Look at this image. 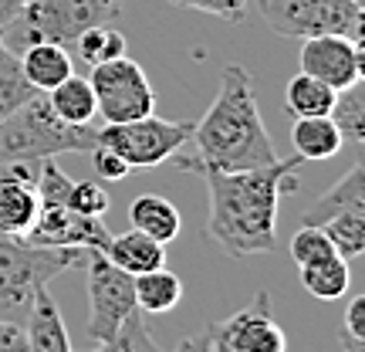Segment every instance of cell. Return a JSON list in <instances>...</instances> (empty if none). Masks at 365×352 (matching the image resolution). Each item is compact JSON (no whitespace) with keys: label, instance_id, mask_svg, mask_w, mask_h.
Returning <instances> with one entry per match:
<instances>
[{"label":"cell","instance_id":"15","mask_svg":"<svg viewBox=\"0 0 365 352\" xmlns=\"http://www.w3.org/2000/svg\"><path fill=\"white\" fill-rule=\"evenodd\" d=\"M24 336H27V352H75L71 339H68V326L54 298L48 295V288H41L34 295V305L27 312L24 322Z\"/></svg>","mask_w":365,"mask_h":352},{"label":"cell","instance_id":"21","mask_svg":"<svg viewBox=\"0 0 365 352\" xmlns=\"http://www.w3.org/2000/svg\"><path fill=\"white\" fill-rule=\"evenodd\" d=\"M48 105L54 109V116L71 122V126H91L95 119V91H91L88 79L81 75H68L61 85H54L51 91H44Z\"/></svg>","mask_w":365,"mask_h":352},{"label":"cell","instance_id":"24","mask_svg":"<svg viewBox=\"0 0 365 352\" xmlns=\"http://www.w3.org/2000/svg\"><path fill=\"white\" fill-rule=\"evenodd\" d=\"M331 122L339 126L341 139L355 143V149H362L365 143V85L362 79L349 85V89L335 91V105H331Z\"/></svg>","mask_w":365,"mask_h":352},{"label":"cell","instance_id":"12","mask_svg":"<svg viewBox=\"0 0 365 352\" xmlns=\"http://www.w3.org/2000/svg\"><path fill=\"white\" fill-rule=\"evenodd\" d=\"M301 71L325 81L335 91L362 79V41L345 34H312L301 38Z\"/></svg>","mask_w":365,"mask_h":352},{"label":"cell","instance_id":"30","mask_svg":"<svg viewBox=\"0 0 365 352\" xmlns=\"http://www.w3.org/2000/svg\"><path fill=\"white\" fill-rule=\"evenodd\" d=\"M339 342L345 346V352H365V295L349 298L345 318L339 326Z\"/></svg>","mask_w":365,"mask_h":352},{"label":"cell","instance_id":"26","mask_svg":"<svg viewBox=\"0 0 365 352\" xmlns=\"http://www.w3.org/2000/svg\"><path fill=\"white\" fill-rule=\"evenodd\" d=\"M31 95H38V91L27 85L17 51H11V48L0 41V119L7 116V112H14L21 102H27Z\"/></svg>","mask_w":365,"mask_h":352},{"label":"cell","instance_id":"2","mask_svg":"<svg viewBox=\"0 0 365 352\" xmlns=\"http://www.w3.org/2000/svg\"><path fill=\"white\" fill-rule=\"evenodd\" d=\"M190 139L196 143L193 156L170 159H176L173 163L176 170L196 176L203 170H257L281 159L257 109L254 79L244 65H227L220 71V91L207 109V116L193 122Z\"/></svg>","mask_w":365,"mask_h":352},{"label":"cell","instance_id":"10","mask_svg":"<svg viewBox=\"0 0 365 352\" xmlns=\"http://www.w3.org/2000/svg\"><path fill=\"white\" fill-rule=\"evenodd\" d=\"M85 271H88V326L85 332L91 342H108L132 312H139L135 291H132V274L112 264L102 251H88Z\"/></svg>","mask_w":365,"mask_h":352},{"label":"cell","instance_id":"29","mask_svg":"<svg viewBox=\"0 0 365 352\" xmlns=\"http://www.w3.org/2000/svg\"><path fill=\"white\" fill-rule=\"evenodd\" d=\"M68 207L85 213V217H105L108 210V190H105L102 180H85L71 186V196H68Z\"/></svg>","mask_w":365,"mask_h":352},{"label":"cell","instance_id":"34","mask_svg":"<svg viewBox=\"0 0 365 352\" xmlns=\"http://www.w3.org/2000/svg\"><path fill=\"white\" fill-rule=\"evenodd\" d=\"M24 4L27 0H0V41H4V34H7V27L17 21V14H21Z\"/></svg>","mask_w":365,"mask_h":352},{"label":"cell","instance_id":"28","mask_svg":"<svg viewBox=\"0 0 365 352\" xmlns=\"http://www.w3.org/2000/svg\"><path fill=\"white\" fill-rule=\"evenodd\" d=\"M339 251L328 241V234L322 227H312V223H301V231L291 237V261L304 268V264H318L325 258H335Z\"/></svg>","mask_w":365,"mask_h":352},{"label":"cell","instance_id":"1","mask_svg":"<svg viewBox=\"0 0 365 352\" xmlns=\"http://www.w3.org/2000/svg\"><path fill=\"white\" fill-rule=\"evenodd\" d=\"M304 159H274L257 170H203L210 193L207 234L230 258H257L277 251V207L281 196L301 190L298 170Z\"/></svg>","mask_w":365,"mask_h":352},{"label":"cell","instance_id":"25","mask_svg":"<svg viewBox=\"0 0 365 352\" xmlns=\"http://www.w3.org/2000/svg\"><path fill=\"white\" fill-rule=\"evenodd\" d=\"M75 54H78L88 68L102 65V61H112V58H122V54H125V34H122L115 24L88 27V31L75 41Z\"/></svg>","mask_w":365,"mask_h":352},{"label":"cell","instance_id":"16","mask_svg":"<svg viewBox=\"0 0 365 352\" xmlns=\"http://www.w3.org/2000/svg\"><path fill=\"white\" fill-rule=\"evenodd\" d=\"M17 58H21V71H24L27 85H31L34 91H41V95L51 91L54 85H61L68 75H75V61H71L68 48L51 44V41L27 44Z\"/></svg>","mask_w":365,"mask_h":352},{"label":"cell","instance_id":"14","mask_svg":"<svg viewBox=\"0 0 365 352\" xmlns=\"http://www.w3.org/2000/svg\"><path fill=\"white\" fill-rule=\"evenodd\" d=\"M38 210V173L31 163H0V234L27 237Z\"/></svg>","mask_w":365,"mask_h":352},{"label":"cell","instance_id":"31","mask_svg":"<svg viewBox=\"0 0 365 352\" xmlns=\"http://www.w3.org/2000/svg\"><path fill=\"white\" fill-rule=\"evenodd\" d=\"M176 7H186V11H203V14H213L220 21H230V24H240L244 14H247L250 0H170Z\"/></svg>","mask_w":365,"mask_h":352},{"label":"cell","instance_id":"5","mask_svg":"<svg viewBox=\"0 0 365 352\" xmlns=\"http://www.w3.org/2000/svg\"><path fill=\"white\" fill-rule=\"evenodd\" d=\"M118 17L122 0H27L17 21L7 27L4 44L21 54L27 44L51 41L71 51L88 27L115 24Z\"/></svg>","mask_w":365,"mask_h":352},{"label":"cell","instance_id":"11","mask_svg":"<svg viewBox=\"0 0 365 352\" xmlns=\"http://www.w3.org/2000/svg\"><path fill=\"white\" fill-rule=\"evenodd\" d=\"M207 336L210 352H287V336L274 318L271 295L264 288L240 312L223 322H213Z\"/></svg>","mask_w":365,"mask_h":352},{"label":"cell","instance_id":"27","mask_svg":"<svg viewBox=\"0 0 365 352\" xmlns=\"http://www.w3.org/2000/svg\"><path fill=\"white\" fill-rule=\"evenodd\" d=\"M88 352H163L156 339L149 336V328L143 326V312H132L122 328L108 342H95Z\"/></svg>","mask_w":365,"mask_h":352},{"label":"cell","instance_id":"6","mask_svg":"<svg viewBox=\"0 0 365 352\" xmlns=\"http://www.w3.org/2000/svg\"><path fill=\"white\" fill-rule=\"evenodd\" d=\"M301 223L322 227L345 261L362 258V251H365V166H362V156H355L349 173H345L335 186H328L325 193L304 210Z\"/></svg>","mask_w":365,"mask_h":352},{"label":"cell","instance_id":"22","mask_svg":"<svg viewBox=\"0 0 365 352\" xmlns=\"http://www.w3.org/2000/svg\"><path fill=\"white\" fill-rule=\"evenodd\" d=\"M301 285L314 298L339 301L349 291V285H352V268H349V261L341 254L325 258V261H318V264H304L301 268Z\"/></svg>","mask_w":365,"mask_h":352},{"label":"cell","instance_id":"4","mask_svg":"<svg viewBox=\"0 0 365 352\" xmlns=\"http://www.w3.org/2000/svg\"><path fill=\"white\" fill-rule=\"evenodd\" d=\"M85 248H41L24 237L0 234V322L24 326L34 295L68 268H85Z\"/></svg>","mask_w":365,"mask_h":352},{"label":"cell","instance_id":"19","mask_svg":"<svg viewBox=\"0 0 365 352\" xmlns=\"http://www.w3.org/2000/svg\"><path fill=\"white\" fill-rule=\"evenodd\" d=\"M129 221L135 231L149 234L153 241H159V244L176 241V234H180V227H182V217H180V210H176V203L159 193L135 196L129 207Z\"/></svg>","mask_w":365,"mask_h":352},{"label":"cell","instance_id":"18","mask_svg":"<svg viewBox=\"0 0 365 352\" xmlns=\"http://www.w3.org/2000/svg\"><path fill=\"white\" fill-rule=\"evenodd\" d=\"M291 143H294V153L304 163H325V159L339 156L345 139H341L339 126L331 122V116H304L294 119Z\"/></svg>","mask_w":365,"mask_h":352},{"label":"cell","instance_id":"35","mask_svg":"<svg viewBox=\"0 0 365 352\" xmlns=\"http://www.w3.org/2000/svg\"><path fill=\"white\" fill-rule=\"evenodd\" d=\"M173 352H210V336H207V332H200V336H190V339H182Z\"/></svg>","mask_w":365,"mask_h":352},{"label":"cell","instance_id":"17","mask_svg":"<svg viewBox=\"0 0 365 352\" xmlns=\"http://www.w3.org/2000/svg\"><path fill=\"white\" fill-rule=\"evenodd\" d=\"M105 258L112 264H118L122 271L129 274H143V271H153V268H166V244L153 241L149 234L143 231H125L118 237H108V244L102 251Z\"/></svg>","mask_w":365,"mask_h":352},{"label":"cell","instance_id":"23","mask_svg":"<svg viewBox=\"0 0 365 352\" xmlns=\"http://www.w3.org/2000/svg\"><path fill=\"white\" fill-rule=\"evenodd\" d=\"M284 105H287V112H291L294 119L328 116V112H331V105H335V89L325 85V81L312 79V75H304V71H298L294 79L287 81Z\"/></svg>","mask_w":365,"mask_h":352},{"label":"cell","instance_id":"33","mask_svg":"<svg viewBox=\"0 0 365 352\" xmlns=\"http://www.w3.org/2000/svg\"><path fill=\"white\" fill-rule=\"evenodd\" d=\"M0 352H27L24 326H14V322H0Z\"/></svg>","mask_w":365,"mask_h":352},{"label":"cell","instance_id":"20","mask_svg":"<svg viewBox=\"0 0 365 352\" xmlns=\"http://www.w3.org/2000/svg\"><path fill=\"white\" fill-rule=\"evenodd\" d=\"M132 291H135V308L149 315L173 312L182 301V281L166 268L132 274Z\"/></svg>","mask_w":365,"mask_h":352},{"label":"cell","instance_id":"3","mask_svg":"<svg viewBox=\"0 0 365 352\" xmlns=\"http://www.w3.org/2000/svg\"><path fill=\"white\" fill-rule=\"evenodd\" d=\"M95 146L98 129L58 119L41 91L0 119V163H41L65 153H91Z\"/></svg>","mask_w":365,"mask_h":352},{"label":"cell","instance_id":"9","mask_svg":"<svg viewBox=\"0 0 365 352\" xmlns=\"http://www.w3.org/2000/svg\"><path fill=\"white\" fill-rule=\"evenodd\" d=\"M88 85L95 91V109L105 122H132L156 112V91L145 71L132 58H112L88 68Z\"/></svg>","mask_w":365,"mask_h":352},{"label":"cell","instance_id":"7","mask_svg":"<svg viewBox=\"0 0 365 352\" xmlns=\"http://www.w3.org/2000/svg\"><path fill=\"white\" fill-rule=\"evenodd\" d=\"M271 31L284 38L345 34L362 41L365 0H250Z\"/></svg>","mask_w":365,"mask_h":352},{"label":"cell","instance_id":"13","mask_svg":"<svg viewBox=\"0 0 365 352\" xmlns=\"http://www.w3.org/2000/svg\"><path fill=\"white\" fill-rule=\"evenodd\" d=\"M108 227L102 217H85L68 203H48L38 210V221L27 231L24 241L41 244V248H85V251H105L108 244Z\"/></svg>","mask_w":365,"mask_h":352},{"label":"cell","instance_id":"8","mask_svg":"<svg viewBox=\"0 0 365 352\" xmlns=\"http://www.w3.org/2000/svg\"><path fill=\"white\" fill-rule=\"evenodd\" d=\"M193 122H170V119L143 116L132 122H105L98 129V143L129 163V170H149L180 153L190 143Z\"/></svg>","mask_w":365,"mask_h":352},{"label":"cell","instance_id":"32","mask_svg":"<svg viewBox=\"0 0 365 352\" xmlns=\"http://www.w3.org/2000/svg\"><path fill=\"white\" fill-rule=\"evenodd\" d=\"M91 156V166H95V176H98V180L102 183H115V180H125V176H129V163H125V159L118 156V153H112V149H108V146H95V149H91L88 153Z\"/></svg>","mask_w":365,"mask_h":352}]
</instances>
